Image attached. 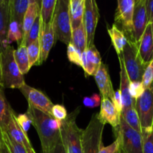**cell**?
Wrapping results in <instances>:
<instances>
[{
  "label": "cell",
  "instance_id": "cell-35",
  "mask_svg": "<svg viewBox=\"0 0 153 153\" xmlns=\"http://www.w3.org/2000/svg\"><path fill=\"white\" fill-rule=\"evenodd\" d=\"M67 57L70 62L82 67V53L72 43L67 46Z\"/></svg>",
  "mask_w": 153,
  "mask_h": 153
},
{
  "label": "cell",
  "instance_id": "cell-28",
  "mask_svg": "<svg viewBox=\"0 0 153 153\" xmlns=\"http://www.w3.org/2000/svg\"><path fill=\"white\" fill-rule=\"evenodd\" d=\"M72 44L82 54L87 50L88 40H87V34L84 23H82L79 28L73 30Z\"/></svg>",
  "mask_w": 153,
  "mask_h": 153
},
{
  "label": "cell",
  "instance_id": "cell-23",
  "mask_svg": "<svg viewBox=\"0 0 153 153\" xmlns=\"http://www.w3.org/2000/svg\"><path fill=\"white\" fill-rule=\"evenodd\" d=\"M85 0H70V13L73 30L83 23Z\"/></svg>",
  "mask_w": 153,
  "mask_h": 153
},
{
  "label": "cell",
  "instance_id": "cell-2",
  "mask_svg": "<svg viewBox=\"0 0 153 153\" xmlns=\"http://www.w3.org/2000/svg\"><path fill=\"white\" fill-rule=\"evenodd\" d=\"M14 50L9 45L1 54V85L4 88L19 89L25 84L24 75L19 70L14 58Z\"/></svg>",
  "mask_w": 153,
  "mask_h": 153
},
{
  "label": "cell",
  "instance_id": "cell-30",
  "mask_svg": "<svg viewBox=\"0 0 153 153\" xmlns=\"http://www.w3.org/2000/svg\"><path fill=\"white\" fill-rule=\"evenodd\" d=\"M23 37L22 25L16 21H10L8 33H7V43L9 45L13 42H16L18 45L20 44Z\"/></svg>",
  "mask_w": 153,
  "mask_h": 153
},
{
  "label": "cell",
  "instance_id": "cell-11",
  "mask_svg": "<svg viewBox=\"0 0 153 153\" xmlns=\"http://www.w3.org/2000/svg\"><path fill=\"white\" fill-rule=\"evenodd\" d=\"M135 0H119L115 13V22L120 25L124 33L131 37L133 30V13Z\"/></svg>",
  "mask_w": 153,
  "mask_h": 153
},
{
  "label": "cell",
  "instance_id": "cell-13",
  "mask_svg": "<svg viewBox=\"0 0 153 153\" xmlns=\"http://www.w3.org/2000/svg\"><path fill=\"white\" fill-rule=\"evenodd\" d=\"M94 79L102 99H109L113 102L115 92L109 75L108 68L106 64L102 63L94 76Z\"/></svg>",
  "mask_w": 153,
  "mask_h": 153
},
{
  "label": "cell",
  "instance_id": "cell-1",
  "mask_svg": "<svg viewBox=\"0 0 153 153\" xmlns=\"http://www.w3.org/2000/svg\"><path fill=\"white\" fill-rule=\"evenodd\" d=\"M37 130L43 153H53L61 137V121L28 105L26 111Z\"/></svg>",
  "mask_w": 153,
  "mask_h": 153
},
{
  "label": "cell",
  "instance_id": "cell-9",
  "mask_svg": "<svg viewBox=\"0 0 153 153\" xmlns=\"http://www.w3.org/2000/svg\"><path fill=\"white\" fill-rule=\"evenodd\" d=\"M19 90L28 101V105L52 116V109L54 105L49 97L45 95L42 91L26 84Z\"/></svg>",
  "mask_w": 153,
  "mask_h": 153
},
{
  "label": "cell",
  "instance_id": "cell-47",
  "mask_svg": "<svg viewBox=\"0 0 153 153\" xmlns=\"http://www.w3.org/2000/svg\"><path fill=\"white\" fill-rule=\"evenodd\" d=\"M0 84H1V56H0Z\"/></svg>",
  "mask_w": 153,
  "mask_h": 153
},
{
  "label": "cell",
  "instance_id": "cell-18",
  "mask_svg": "<svg viewBox=\"0 0 153 153\" xmlns=\"http://www.w3.org/2000/svg\"><path fill=\"white\" fill-rule=\"evenodd\" d=\"M118 58H119L120 67V91L121 96H122L123 106V109H126L130 107H132V106H135L136 100L131 97V94H130V83H131V81H130L128 74H127L122 58L120 56H118Z\"/></svg>",
  "mask_w": 153,
  "mask_h": 153
},
{
  "label": "cell",
  "instance_id": "cell-38",
  "mask_svg": "<svg viewBox=\"0 0 153 153\" xmlns=\"http://www.w3.org/2000/svg\"><path fill=\"white\" fill-rule=\"evenodd\" d=\"M52 116L55 119L62 122L67 117L68 114H67V109L65 108L64 105H54L52 109Z\"/></svg>",
  "mask_w": 153,
  "mask_h": 153
},
{
  "label": "cell",
  "instance_id": "cell-4",
  "mask_svg": "<svg viewBox=\"0 0 153 153\" xmlns=\"http://www.w3.org/2000/svg\"><path fill=\"white\" fill-rule=\"evenodd\" d=\"M80 112L77 108L61 122V136L68 153H82V136L84 130L76 124V118Z\"/></svg>",
  "mask_w": 153,
  "mask_h": 153
},
{
  "label": "cell",
  "instance_id": "cell-29",
  "mask_svg": "<svg viewBox=\"0 0 153 153\" xmlns=\"http://www.w3.org/2000/svg\"><path fill=\"white\" fill-rule=\"evenodd\" d=\"M121 117L131 128L142 134L141 125L135 106H132L126 109H123L121 112Z\"/></svg>",
  "mask_w": 153,
  "mask_h": 153
},
{
  "label": "cell",
  "instance_id": "cell-50",
  "mask_svg": "<svg viewBox=\"0 0 153 153\" xmlns=\"http://www.w3.org/2000/svg\"><path fill=\"white\" fill-rule=\"evenodd\" d=\"M151 25H152V36H153V22L151 23Z\"/></svg>",
  "mask_w": 153,
  "mask_h": 153
},
{
  "label": "cell",
  "instance_id": "cell-20",
  "mask_svg": "<svg viewBox=\"0 0 153 153\" xmlns=\"http://www.w3.org/2000/svg\"><path fill=\"white\" fill-rule=\"evenodd\" d=\"M1 131H6L9 134V136L12 137L15 141L23 145L25 148L31 145L28 135L24 133V131L19 127V124L17 123V121L16 120V114L14 111L12 114L11 118L7 123L6 128Z\"/></svg>",
  "mask_w": 153,
  "mask_h": 153
},
{
  "label": "cell",
  "instance_id": "cell-10",
  "mask_svg": "<svg viewBox=\"0 0 153 153\" xmlns=\"http://www.w3.org/2000/svg\"><path fill=\"white\" fill-rule=\"evenodd\" d=\"M148 24L146 0H137L134 3L132 21L133 30L130 40L138 44Z\"/></svg>",
  "mask_w": 153,
  "mask_h": 153
},
{
  "label": "cell",
  "instance_id": "cell-12",
  "mask_svg": "<svg viewBox=\"0 0 153 153\" xmlns=\"http://www.w3.org/2000/svg\"><path fill=\"white\" fill-rule=\"evenodd\" d=\"M99 18L100 12L97 1L94 0H85L83 23L87 34L88 47L94 44V36Z\"/></svg>",
  "mask_w": 153,
  "mask_h": 153
},
{
  "label": "cell",
  "instance_id": "cell-37",
  "mask_svg": "<svg viewBox=\"0 0 153 153\" xmlns=\"http://www.w3.org/2000/svg\"><path fill=\"white\" fill-rule=\"evenodd\" d=\"M145 89L142 82H131L130 83V94L134 100H137L141 97Z\"/></svg>",
  "mask_w": 153,
  "mask_h": 153
},
{
  "label": "cell",
  "instance_id": "cell-14",
  "mask_svg": "<svg viewBox=\"0 0 153 153\" xmlns=\"http://www.w3.org/2000/svg\"><path fill=\"white\" fill-rule=\"evenodd\" d=\"M82 69L85 76H95L102 64V58L95 44L87 48V50L82 54Z\"/></svg>",
  "mask_w": 153,
  "mask_h": 153
},
{
  "label": "cell",
  "instance_id": "cell-49",
  "mask_svg": "<svg viewBox=\"0 0 153 153\" xmlns=\"http://www.w3.org/2000/svg\"><path fill=\"white\" fill-rule=\"evenodd\" d=\"M1 130H0V146H1Z\"/></svg>",
  "mask_w": 153,
  "mask_h": 153
},
{
  "label": "cell",
  "instance_id": "cell-46",
  "mask_svg": "<svg viewBox=\"0 0 153 153\" xmlns=\"http://www.w3.org/2000/svg\"><path fill=\"white\" fill-rule=\"evenodd\" d=\"M26 149H27V152H28V153H36L35 151H34V149H33V147L31 145L27 146Z\"/></svg>",
  "mask_w": 153,
  "mask_h": 153
},
{
  "label": "cell",
  "instance_id": "cell-15",
  "mask_svg": "<svg viewBox=\"0 0 153 153\" xmlns=\"http://www.w3.org/2000/svg\"><path fill=\"white\" fill-rule=\"evenodd\" d=\"M98 114L100 120L103 123L110 124L113 128L120 125L121 113L118 111L113 102L109 99H102Z\"/></svg>",
  "mask_w": 153,
  "mask_h": 153
},
{
  "label": "cell",
  "instance_id": "cell-7",
  "mask_svg": "<svg viewBox=\"0 0 153 153\" xmlns=\"http://www.w3.org/2000/svg\"><path fill=\"white\" fill-rule=\"evenodd\" d=\"M105 124L100 120L98 114H94L84 129L82 136V153H98L102 143V133Z\"/></svg>",
  "mask_w": 153,
  "mask_h": 153
},
{
  "label": "cell",
  "instance_id": "cell-41",
  "mask_svg": "<svg viewBox=\"0 0 153 153\" xmlns=\"http://www.w3.org/2000/svg\"><path fill=\"white\" fill-rule=\"evenodd\" d=\"M113 103L115 107H116V108L117 109L118 111L121 113L123 111V106L122 96H121V93H120V89H118L117 91L115 92Z\"/></svg>",
  "mask_w": 153,
  "mask_h": 153
},
{
  "label": "cell",
  "instance_id": "cell-16",
  "mask_svg": "<svg viewBox=\"0 0 153 153\" xmlns=\"http://www.w3.org/2000/svg\"><path fill=\"white\" fill-rule=\"evenodd\" d=\"M10 25V1L0 0V54L9 46L7 33Z\"/></svg>",
  "mask_w": 153,
  "mask_h": 153
},
{
  "label": "cell",
  "instance_id": "cell-32",
  "mask_svg": "<svg viewBox=\"0 0 153 153\" xmlns=\"http://www.w3.org/2000/svg\"><path fill=\"white\" fill-rule=\"evenodd\" d=\"M1 138L7 146L10 153H28L26 148L23 145L15 141L6 131L1 130Z\"/></svg>",
  "mask_w": 153,
  "mask_h": 153
},
{
  "label": "cell",
  "instance_id": "cell-42",
  "mask_svg": "<svg viewBox=\"0 0 153 153\" xmlns=\"http://www.w3.org/2000/svg\"><path fill=\"white\" fill-rule=\"evenodd\" d=\"M146 9L149 23L153 22V0H146Z\"/></svg>",
  "mask_w": 153,
  "mask_h": 153
},
{
  "label": "cell",
  "instance_id": "cell-21",
  "mask_svg": "<svg viewBox=\"0 0 153 153\" xmlns=\"http://www.w3.org/2000/svg\"><path fill=\"white\" fill-rule=\"evenodd\" d=\"M40 2L41 1L31 0V3L28 6V8L27 10L26 13H25V17H24L23 19V24H22L23 37H22V40L20 43H25L33 24L34 23L36 19L40 14Z\"/></svg>",
  "mask_w": 153,
  "mask_h": 153
},
{
  "label": "cell",
  "instance_id": "cell-19",
  "mask_svg": "<svg viewBox=\"0 0 153 153\" xmlns=\"http://www.w3.org/2000/svg\"><path fill=\"white\" fill-rule=\"evenodd\" d=\"M138 51L142 61L148 65L153 59V36L151 23L148 24L139 42Z\"/></svg>",
  "mask_w": 153,
  "mask_h": 153
},
{
  "label": "cell",
  "instance_id": "cell-44",
  "mask_svg": "<svg viewBox=\"0 0 153 153\" xmlns=\"http://www.w3.org/2000/svg\"><path fill=\"white\" fill-rule=\"evenodd\" d=\"M83 104L84 105L86 106V107H88V108H95L94 107V102H93L92 100H91V97H85V98L83 99Z\"/></svg>",
  "mask_w": 153,
  "mask_h": 153
},
{
  "label": "cell",
  "instance_id": "cell-36",
  "mask_svg": "<svg viewBox=\"0 0 153 153\" xmlns=\"http://www.w3.org/2000/svg\"><path fill=\"white\" fill-rule=\"evenodd\" d=\"M16 120L21 129L24 131V133L27 134L30 127L32 125V122H31V120L29 116L26 113L16 115Z\"/></svg>",
  "mask_w": 153,
  "mask_h": 153
},
{
  "label": "cell",
  "instance_id": "cell-25",
  "mask_svg": "<svg viewBox=\"0 0 153 153\" xmlns=\"http://www.w3.org/2000/svg\"><path fill=\"white\" fill-rule=\"evenodd\" d=\"M108 31L117 54V55H122L124 47L128 42V38L126 37L123 31L119 29L116 24H114L111 28H108Z\"/></svg>",
  "mask_w": 153,
  "mask_h": 153
},
{
  "label": "cell",
  "instance_id": "cell-31",
  "mask_svg": "<svg viewBox=\"0 0 153 153\" xmlns=\"http://www.w3.org/2000/svg\"><path fill=\"white\" fill-rule=\"evenodd\" d=\"M27 51H28V58H29L31 67L34 65H39V61H40V40L37 39V40L28 45L27 46Z\"/></svg>",
  "mask_w": 153,
  "mask_h": 153
},
{
  "label": "cell",
  "instance_id": "cell-33",
  "mask_svg": "<svg viewBox=\"0 0 153 153\" xmlns=\"http://www.w3.org/2000/svg\"><path fill=\"white\" fill-rule=\"evenodd\" d=\"M40 29H41V18H40V15L39 14L34 23L33 24L32 27H31V30L28 34V37H27L26 40L23 44L28 46L31 43L40 38Z\"/></svg>",
  "mask_w": 153,
  "mask_h": 153
},
{
  "label": "cell",
  "instance_id": "cell-40",
  "mask_svg": "<svg viewBox=\"0 0 153 153\" xmlns=\"http://www.w3.org/2000/svg\"><path fill=\"white\" fill-rule=\"evenodd\" d=\"M120 147V143L119 140L116 139L111 144L108 146H104L103 143H102L98 153H118Z\"/></svg>",
  "mask_w": 153,
  "mask_h": 153
},
{
  "label": "cell",
  "instance_id": "cell-34",
  "mask_svg": "<svg viewBox=\"0 0 153 153\" xmlns=\"http://www.w3.org/2000/svg\"><path fill=\"white\" fill-rule=\"evenodd\" d=\"M143 136V152L153 153V127L142 130Z\"/></svg>",
  "mask_w": 153,
  "mask_h": 153
},
{
  "label": "cell",
  "instance_id": "cell-3",
  "mask_svg": "<svg viewBox=\"0 0 153 153\" xmlns=\"http://www.w3.org/2000/svg\"><path fill=\"white\" fill-rule=\"evenodd\" d=\"M52 25L56 40L67 46L72 43L73 28L70 13V0H57Z\"/></svg>",
  "mask_w": 153,
  "mask_h": 153
},
{
  "label": "cell",
  "instance_id": "cell-5",
  "mask_svg": "<svg viewBox=\"0 0 153 153\" xmlns=\"http://www.w3.org/2000/svg\"><path fill=\"white\" fill-rule=\"evenodd\" d=\"M123 60L126 70L131 82H142L146 67L140 56L138 44L128 39L122 55H118Z\"/></svg>",
  "mask_w": 153,
  "mask_h": 153
},
{
  "label": "cell",
  "instance_id": "cell-27",
  "mask_svg": "<svg viewBox=\"0 0 153 153\" xmlns=\"http://www.w3.org/2000/svg\"><path fill=\"white\" fill-rule=\"evenodd\" d=\"M57 0H43L40 2V18L41 27L48 26L52 24Z\"/></svg>",
  "mask_w": 153,
  "mask_h": 153
},
{
  "label": "cell",
  "instance_id": "cell-43",
  "mask_svg": "<svg viewBox=\"0 0 153 153\" xmlns=\"http://www.w3.org/2000/svg\"><path fill=\"white\" fill-rule=\"evenodd\" d=\"M53 153H68L67 147H66L65 144H64V141L61 138V136L59 140H58L55 149H54Z\"/></svg>",
  "mask_w": 153,
  "mask_h": 153
},
{
  "label": "cell",
  "instance_id": "cell-24",
  "mask_svg": "<svg viewBox=\"0 0 153 153\" xmlns=\"http://www.w3.org/2000/svg\"><path fill=\"white\" fill-rule=\"evenodd\" d=\"M13 110L6 99L4 88L0 84V130H4L11 118Z\"/></svg>",
  "mask_w": 153,
  "mask_h": 153
},
{
  "label": "cell",
  "instance_id": "cell-22",
  "mask_svg": "<svg viewBox=\"0 0 153 153\" xmlns=\"http://www.w3.org/2000/svg\"><path fill=\"white\" fill-rule=\"evenodd\" d=\"M10 1V21H16L20 25L23 24L25 13L31 0H9Z\"/></svg>",
  "mask_w": 153,
  "mask_h": 153
},
{
  "label": "cell",
  "instance_id": "cell-26",
  "mask_svg": "<svg viewBox=\"0 0 153 153\" xmlns=\"http://www.w3.org/2000/svg\"><path fill=\"white\" fill-rule=\"evenodd\" d=\"M14 58L16 64L22 75L27 74L31 69L28 58L27 46L23 43L18 45L17 49L14 50Z\"/></svg>",
  "mask_w": 153,
  "mask_h": 153
},
{
  "label": "cell",
  "instance_id": "cell-45",
  "mask_svg": "<svg viewBox=\"0 0 153 153\" xmlns=\"http://www.w3.org/2000/svg\"><path fill=\"white\" fill-rule=\"evenodd\" d=\"M0 153H10L8 147H7V146L6 145V143H4V141L3 140L2 138H1V146H0Z\"/></svg>",
  "mask_w": 153,
  "mask_h": 153
},
{
  "label": "cell",
  "instance_id": "cell-17",
  "mask_svg": "<svg viewBox=\"0 0 153 153\" xmlns=\"http://www.w3.org/2000/svg\"><path fill=\"white\" fill-rule=\"evenodd\" d=\"M39 40L40 45V58L39 65H41L47 60L49 52L55 44V41L56 40L52 22L44 28L41 27Z\"/></svg>",
  "mask_w": 153,
  "mask_h": 153
},
{
  "label": "cell",
  "instance_id": "cell-39",
  "mask_svg": "<svg viewBox=\"0 0 153 153\" xmlns=\"http://www.w3.org/2000/svg\"><path fill=\"white\" fill-rule=\"evenodd\" d=\"M142 82L145 88L150 86L153 82V59L146 67L145 73L143 74Z\"/></svg>",
  "mask_w": 153,
  "mask_h": 153
},
{
  "label": "cell",
  "instance_id": "cell-6",
  "mask_svg": "<svg viewBox=\"0 0 153 153\" xmlns=\"http://www.w3.org/2000/svg\"><path fill=\"white\" fill-rule=\"evenodd\" d=\"M113 131L120 147L127 153H143L142 134L131 128L122 117L120 125L113 128Z\"/></svg>",
  "mask_w": 153,
  "mask_h": 153
},
{
  "label": "cell",
  "instance_id": "cell-48",
  "mask_svg": "<svg viewBox=\"0 0 153 153\" xmlns=\"http://www.w3.org/2000/svg\"><path fill=\"white\" fill-rule=\"evenodd\" d=\"M118 153H127V152H126V151L124 150L122 147H120V149H119V151H118Z\"/></svg>",
  "mask_w": 153,
  "mask_h": 153
},
{
  "label": "cell",
  "instance_id": "cell-8",
  "mask_svg": "<svg viewBox=\"0 0 153 153\" xmlns=\"http://www.w3.org/2000/svg\"><path fill=\"white\" fill-rule=\"evenodd\" d=\"M135 108L142 130L153 127V82L145 89L141 97L136 100Z\"/></svg>",
  "mask_w": 153,
  "mask_h": 153
}]
</instances>
